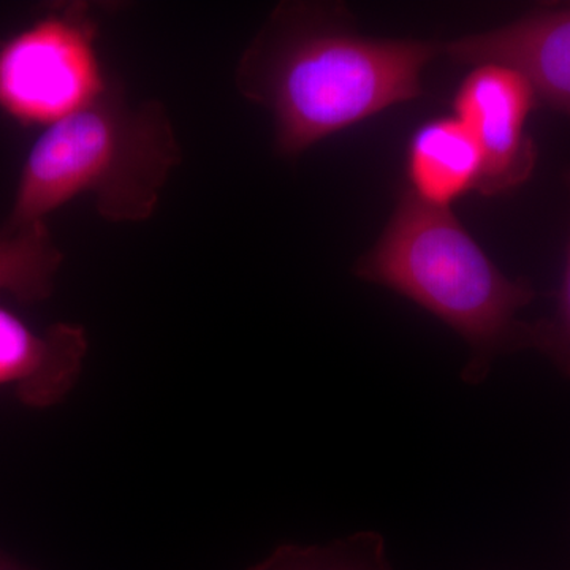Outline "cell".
<instances>
[{
    "instance_id": "12",
    "label": "cell",
    "mask_w": 570,
    "mask_h": 570,
    "mask_svg": "<svg viewBox=\"0 0 570 570\" xmlns=\"http://www.w3.org/2000/svg\"><path fill=\"white\" fill-rule=\"evenodd\" d=\"M0 570H28L18 564L17 561L11 560L6 551L0 550Z\"/></svg>"
},
{
    "instance_id": "2",
    "label": "cell",
    "mask_w": 570,
    "mask_h": 570,
    "mask_svg": "<svg viewBox=\"0 0 570 570\" xmlns=\"http://www.w3.org/2000/svg\"><path fill=\"white\" fill-rule=\"evenodd\" d=\"M354 273L455 330L471 351L461 373L466 384L485 381L499 355L534 347V324L517 317L534 299L530 281L505 276L450 208L428 205L407 187Z\"/></svg>"
},
{
    "instance_id": "9",
    "label": "cell",
    "mask_w": 570,
    "mask_h": 570,
    "mask_svg": "<svg viewBox=\"0 0 570 570\" xmlns=\"http://www.w3.org/2000/svg\"><path fill=\"white\" fill-rule=\"evenodd\" d=\"M61 264L47 223L0 232V292L24 303L47 299Z\"/></svg>"
},
{
    "instance_id": "11",
    "label": "cell",
    "mask_w": 570,
    "mask_h": 570,
    "mask_svg": "<svg viewBox=\"0 0 570 570\" xmlns=\"http://www.w3.org/2000/svg\"><path fill=\"white\" fill-rule=\"evenodd\" d=\"M566 184L570 193V171L566 175ZM532 348L549 356L551 362L570 377V236L557 311L553 316L534 322Z\"/></svg>"
},
{
    "instance_id": "6",
    "label": "cell",
    "mask_w": 570,
    "mask_h": 570,
    "mask_svg": "<svg viewBox=\"0 0 570 570\" xmlns=\"http://www.w3.org/2000/svg\"><path fill=\"white\" fill-rule=\"evenodd\" d=\"M464 66L499 63L519 70L540 105L570 118V3H546L491 31L441 43Z\"/></svg>"
},
{
    "instance_id": "4",
    "label": "cell",
    "mask_w": 570,
    "mask_h": 570,
    "mask_svg": "<svg viewBox=\"0 0 570 570\" xmlns=\"http://www.w3.org/2000/svg\"><path fill=\"white\" fill-rule=\"evenodd\" d=\"M85 3L59 7L0 45V111L21 126H52L110 89Z\"/></svg>"
},
{
    "instance_id": "10",
    "label": "cell",
    "mask_w": 570,
    "mask_h": 570,
    "mask_svg": "<svg viewBox=\"0 0 570 570\" xmlns=\"http://www.w3.org/2000/svg\"><path fill=\"white\" fill-rule=\"evenodd\" d=\"M247 570H393L379 532L362 531L328 546H281Z\"/></svg>"
},
{
    "instance_id": "1",
    "label": "cell",
    "mask_w": 570,
    "mask_h": 570,
    "mask_svg": "<svg viewBox=\"0 0 570 570\" xmlns=\"http://www.w3.org/2000/svg\"><path fill=\"white\" fill-rule=\"evenodd\" d=\"M441 43L373 39L340 3L285 2L243 52L236 86L275 121L281 156L422 96Z\"/></svg>"
},
{
    "instance_id": "8",
    "label": "cell",
    "mask_w": 570,
    "mask_h": 570,
    "mask_svg": "<svg viewBox=\"0 0 570 570\" xmlns=\"http://www.w3.org/2000/svg\"><path fill=\"white\" fill-rule=\"evenodd\" d=\"M407 189L438 208L479 190L483 156L468 127L455 116L430 119L415 130L406 154Z\"/></svg>"
},
{
    "instance_id": "5",
    "label": "cell",
    "mask_w": 570,
    "mask_h": 570,
    "mask_svg": "<svg viewBox=\"0 0 570 570\" xmlns=\"http://www.w3.org/2000/svg\"><path fill=\"white\" fill-rule=\"evenodd\" d=\"M538 94L524 75L499 63L469 71L453 97V116L478 141L483 156L479 194L499 197L530 181L538 146L528 119L539 107Z\"/></svg>"
},
{
    "instance_id": "7",
    "label": "cell",
    "mask_w": 570,
    "mask_h": 570,
    "mask_svg": "<svg viewBox=\"0 0 570 570\" xmlns=\"http://www.w3.org/2000/svg\"><path fill=\"white\" fill-rule=\"evenodd\" d=\"M86 354L82 326L56 324L39 333L0 306V392L13 393L26 406L45 409L66 400Z\"/></svg>"
},
{
    "instance_id": "3",
    "label": "cell",
    "mask_w": 570,
    "mask_h": 570,
    "mask_svg": "<svg viewBox=\"0 0 570 570\" xmlns=\"http://www.w3.org/2000/svg\"><path fill=\"white\" fill-rule=\"evenodd\" d=\"M181 160L167 111L156 100L127 104L112 85L97 102L47 127L22 165L9 223L18 230L81 195L110 223H142L156 212Z\"/></svg>"
}]
</instances>
